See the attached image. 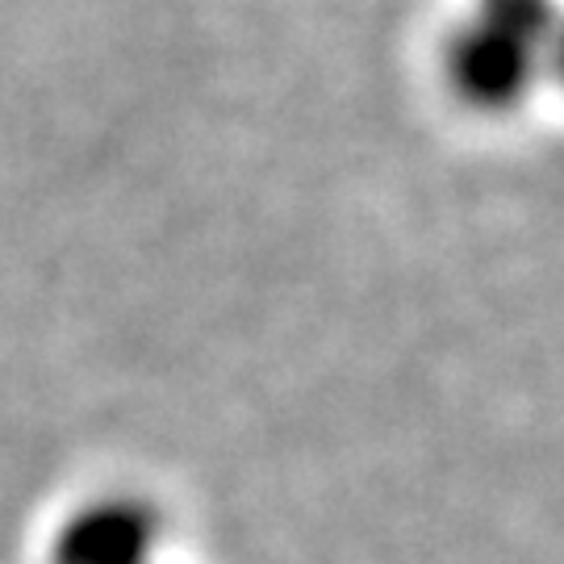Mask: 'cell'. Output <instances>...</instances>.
<instances>
[{"label": "cell", "mask_w": 564, "mask_h": 564, "mask_svg": "<svg viewBox=\"0 0 564 564\" xmlns=\"http://www.w3.org/2000/svg\"><path fill=\"white\" fill-rule=\"evenodd\" d=\"M160 510L134 494H101L67 510L51 535L46 564H155Z\"/></svg>", "instance_id": "7a4b0ae2"}, {"label": "cell", "mask_w": 564, "mask_h": 564, "mask_svg": "<svg viewBox=\"0 0 564 564\" xmlns=\"http://www.w3.org/2000/svg\"><path fill=\"white\" fill-rule=\"evenodd\" d=\"M556 42V0H473L444 42V80L473 113L527 101Z\"/></svg>", "instance_id": "6da1fadb"}]
</instances>
